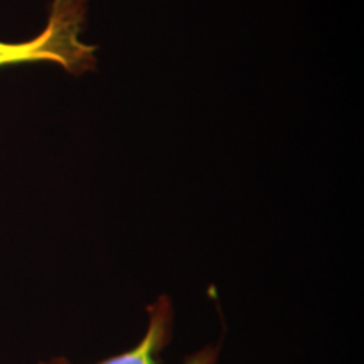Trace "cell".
<instances>
[{
    "label": "cell",
    "instance_id": "2",
    "mask_svg": "<svg viewBox=\"0 0 364 364\" xmlns=\"http://www.w3.org/2000/svg\"><path fill=\"white\" fill-rule=\"evenodd\" d=\"M147 329L134 348L95 364H161L159 356L169 344L174 326V309L169 297L162 295L147 307ZM220 348L206 346L184 359L182 364H218ZM39 364H71L66 358H53Z\"/></svg>",
    "mask_w": 364,
    "mask_h": 364
},
{
    "label": "cell",
    "instance_id": "1",
    "mask_svg": "<svg viewBox=\"0 0 364 364\" xmlns=\"http://www.w3.org/2000/svg\"><path fill=\"white\" fill-rule=\"evenodd\" d=\"M88 0H53L43 33L26 43L0 41V68L48 61L80 76L97 68V46L81 41Z\"/></svg>",
    "mask_w": 364,
    "mask_h": 364
}]
</instances>
